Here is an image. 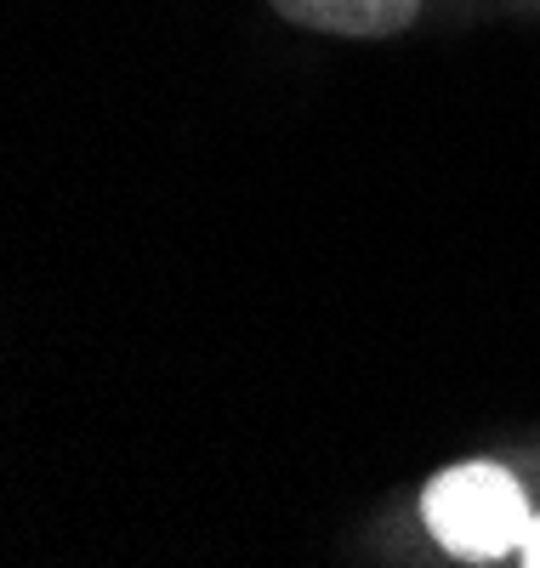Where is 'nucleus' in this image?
<instances>
[{
    "mask_svg": "<svg viewBox=\"0 0 540 568\" xmlns=\"http://www.w3.org/2000/svg\"><path fill=\"white\" fill-rule=\"evenodd\" d=\"M523 562L540 568V517H534V529H529V540H523Z\"/></svg>",
    "mask_w": 540,
    "mask_h": 568,
    "instance_id": "7ed1b4c3",
    "label": "nucleus"
},
{
    "mask_svg": "<svg viewBox=\"0 0 540 568\" xmlns=\"http://www.w3.org/2000/svg\"><path fill=\"white\" fill-rule=\"evenodd\" d=\"M421 517H427L432 540L444 546L450 557H461V562L512 557V551H523V540L534 529L523 484L496 460L444 466L421 489Z\"/></svg>",
    "mask_w": 540,
    "mask_h": 568,
    "instance_id": "f257e3e1",
    "label": "nucleus"
},
{
    "mask_svg": "<svg viewBox=\"0 0 540 568\" xmlns=\"http://www.w3.org/2000/svg\"><path fill=\"white\" fill-rule=\"evenodd\" d=\"M268 7L284 23L341 40H392L421 18V0H268Z\"/></svg>",
    "mask_w": 540,
    "mask_h": 568,
    "instance_id": "f03ea898",
    "label": "nucleus"
}]
</instances>
